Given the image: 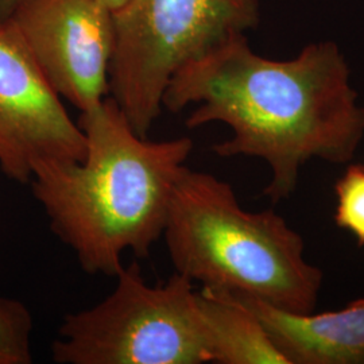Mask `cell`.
<instances>
[{
    "mask_svg": "<svg viewBox=\"0 0 364 364\" xmlns=\"http://www.w3.org/2000/svg\"><path fill=\"white\" fill-rule=\"evenodd\" d=\"M90 309L66 314L52 343L58 364L212 363L208 329L195 282L174 273L149 285L134 262Z\"/></svg>",
    "mask_w": 364,
    "mask_h": 364,
    "instance_id": "277c9868",
    "label": "cell"
},
{
    "mask_svg": "<svg viewBox=\"0 0 364 364\" xmlns=\"http://www.w3.org/2000/svg\"><path fill=\"white\" fill-rule=\"evenodd\" d=\"M80 161H43L31 189L50 230L90 275L115 277L123 255L146 258L162 237L170 198L193 151L188 136L151 141L111 96L81 112Z\"/></svg>",
    "mask_w": 364,
    "mask_h": 364,
    "instance_id": "7a4b0ae2",
    "label": "cell"
},
{
    "mask_svg": "<svg viewBox=\"0 0 364 364\" xmlns=\"http://www.w3.org/2000/svg\"><path fill=\"white\" fill-rule=\"evenodd\" d=\"M103 1L115 13L119 9H122L129 0H103Z\"/></svg>",
    "mask_w": 364,
    "mask_h": 364,
    "instance_id": "4fadbf2b",
    "label": "cell"
},
{
    "mask_svg": "<svg viewBox=\"0 0 364 364\" xmlns=\"http://www.w3.org/2000/svg\"><path fill=\"white\" fill-rule=\"evenodd\" d=\"M162 237L176 273L204 289L297 314L316 309L324 273L306 259L302 236L274 210H246L213 174L183 168Z\"/></svg>",
    "mask_w": 364,
    "mask_h": 364,
    "instance_id": "3957f363",
    "label": "cell"
},
{
    "mask_svg": "<svg viewBox=\"0 0 364 364\" xmlns=\"http://www.w3.org/2000/svg\"><path fill=\"white\" fill-rule=\"evenodd\" d=\"M84 131L43 76L10 21L0 23V171L31 181L43 161H80Z\"/></svg>",
    "mask_w": 364,
    "mask_h": 364,
    "instance_id": "52a82bcc",
    "label": "cell"
},
{
    "mask_svg": "<svg viewBox=\"0 0 364 364\" xmlns=\"http://www.w3.org/2000/svg\"><path fill=\"white\" fill-rule=\"evenodd\" d=\"M215 291L252 313L287 364H364V299L336 312L297 314L245 294Z\"/></svg>",
    "mask_w": 364,
    "mask_h": 364,
    "instance_id": "ba28073f",
    "label": "cell"
},
{
    "mask_svg": "<svg viewBox=\"0 0 364 364\" xmlns=\"http://www.w3.org/2000/svg\"><path fill=\"white\" fill-rule=\"evenodd\" d=\"M212 363L287 364L259 320L235 299L201 289Z\"/></svg>",
    "mask_w": 364,
    "mask_h": 364,
    "instance_id": "9c48e42d",
    "label": "cell"
},
{
    "mask_svg": "<svg viewBox=\"0 0 364 364\" xmlns=\"http://www.w3.org/2000/svg\"><path fill=\"white\" fill-rule=\"evenodd\" d=\"M162 105L173 114L196 105L185 120L188 129L228 126L232 136L212 150L266 162L270 181L263 193L273 203L291 197L309 161L348 165L364 141V107L332 41L275 61L254 52L246 34H236L182 66Z\"/></svg>",
    "mask_w": 364,
    "mask_h": 364,
    "instance_id": "6da1fadb",
    "label": "cell"
},
{
    "mask_svg": "<svg viewBox=\"0 0 364 364\" xmlns=\"http://www.w3.org/2000/svg\"><path fill=\"white\" fill-rule=\"evenodd\" d=\"M33 316L18 299L0 297V364H30Z\"/></svg>",
    "mask_w": 364,
    "mask_h": 364,
    "instance_id": "30bf717a",
    "label": "cell"
},
{
    "mask_svg": "<svg viewBox=\"0 0 364 364\" xmlns=\"http://www.w3.org/2000/svg\"><path fill=\"white\" fill-rule=\"evenodd\" d=\"M22 1L25 0H0V23L10 19Z\"/></svg>",
    "mask_w": 364,
    "mask_h": 364,
    "instance_id": "7c38bea8",
    "label": "cell"
},
{
    "mask_svg": "<svg viewBox=\"0 0 364 364\" xmlns=\"http://www.w3.org/2000/svg\"><path fill=\"white\" fill-rule=\"evenodd\" d=\"M259 18L260 0H129L114 13L109 96L147 136L182 66L254 28Z\"/></svg>",
    "mask_w": 364,
    "mask_h": 364,
    "instance_id": "5b68a950",
    "label": "cell"
},
{
    "mask_svg": "<svg viewBox=\"0 0 364 364\" xmlns=\"http://www.w3.org/2000/svg\"><path fill=\"white\" fill-rule=\"evenodd\" d=\"M348 165L335 185V220L341 230L352 234L359 246H364V164Z\"/></svg>",
    "mask_w": 364,
    "mask_h": 364,
    "instance_id": "8fae6325",
    "label": "cell"
},
{
    "mask_svg": "<svg viewBox=\"0 0 364 364\" xmlns=\"http://www.w3.org/2000/svg\"><path fill=\"white\" fill-rule=\"evenodd\" d=\"M7 21L61 99L84 112L109 96L117 36L103 0H25Z\"/></svg>",
    "mask_w": 364,
    "mask_h": 364,
    "instance_id": "8992f818",
    "label": "cell"
}]
</instances>
